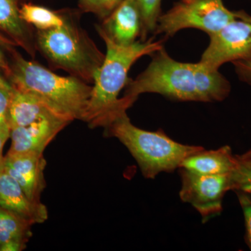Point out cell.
Segmentation results:
<instances>
[{"label": "cell", "instance_id": "6da1fadb", "mask_svg": "<svg viewBox=\"0 0 251 251\" xmlns=\"http://www.w3.org/2000/svg\"><path fill=\"white\" fill-rule=\"evenodd\" d=\"M135 80H128L124 97L135 102L140 94L155 93L179 101H222L230 93V83L219 72L201 62H181L164 47Z\"/></svg>", "mask_w": 251, "mask_h": 251}, {"label": "cell", "instance_id": "7a4b0ae2", "mask_svg": "<svg viewBox=\"0 0 251 251\" xmlns=\"http://www.w3.org/2000/svg\"><path fill=\"white\" fill-rule=\"evenodd\" d=\"M105 46L106 54L94 75V85L82 121L92 128L106 127L133 105V102L120 92L126 86L130 68L145 55L156 53L163 48V41H137L130 45H120L112 40L100 27L97 28Z\"/></svg>", "mask_w": 251, "mask_h": 251}, {"label": "cell", "instance_id": "3957f363", "mask_svg": "<svg viewBox=\"0 0 251 251\" xmlns=\"http://www.w3.org/2000/svg\"><path fill=\"white\" fill-rule=\"evenodd\" d=\"M16 90L34 96L69 121L83 120L92 87L75 76H60L15 51L7 77Z\"/></svg>", "mask_w": 251, "mask_h": 251}, {"label": "cell", "instance_id": "277c9868", "mask_svg": "<svg viewBox=\"0 0 251 251\" xmlns=\"http://www.w3.org/2000/svg\"><path fill=\"white\" fill-rule=\"evenodd\" d=\"M105 129L108 136L116 138L128 149L148 179L179 169L184 158L203 148L175 141L162 130L141 129L131 123L126 112L115 117Z\"/></svg>", "mask_w": 251, "mask_h": 251}, {"label": "cell", "instance_id": "5b68a950", "mask_svg": "<svg viewBox=\"0 0 251 251\" xmlns=\"http://www.w3.org/2000/svg\"><path fill=\"white\" fill-rule=\"evenodd\" d=\"M37 44L54 65L82 80H93L105 58L82 31L67 21L61 27L39 30Z\"/></svg>", "mask_w": 251, "mask_h": 251}, {"label": "cell", "instance_id": "8992f818", "mask_svg": "<svg viewBox=\"0 0 251 251\" xmlns=\"http://www.w3.org/2000/svg\"><path fill=\"white\" fill-rule=\"evenodd\" d=\"M223 0H179L158 18L156 34L175 36L185 29H197L209 35L237 19Z\"/></svg>", "mask_w": 251, "mask_h": 251}, {"label": "cell", "instance_id": "52a82bcc", "mask_svg": "<svg viewBox=\"0 0 251 251\" xmlns=\"http://www.w3.org/2000/svg\"><path fill=\"white\" fill-rule=\"evenodd\" d=\"M237 19L210 34L200 62L212 70L238 60H251V16L237 11Z\"/></svg>", "mask_w": 251, "mask_h": 251}, {"label": "cell", "instance_id": "ba28073f", "mask_svg": "<svg viewBox=\"0 0 251 251\" xmlns=\"http://www.w3.org/2000/svg\"><path fill=\"white\" fill-rule=\"evenodd\" d=\"M181 187L179 197L198 211L203 221L219 215L225 195L232 191L230 174L205 175L179 168Z\"/></svg>", "mask_w": 251, "mask_h": 251}, {"label": "cell", "instance_id": "9c48e42d", "mask_svg": "<svg viewBox=\"0 0 251 251\" xmlns=\"http://www.w3.org/2000/svg\"><path fill=\"white\" fill-rule=\"evenodd\" d=\"M70 122L62 117L52 115L25 126L11 128V145L8 153H44L46 147Z\"/></svg>", "mask_w": 251, "mask_h": 251}, {"label": "cell", "instance_id": "30bf717a", "mask_svg": "<svg viewBox=\"0 0 251 251\" xmlns=\"http://www.w3.org/2000/svg\"><path fill=\"white\" fill-rule=\"evenodd\" d=\"M3 165L31 201L41 202V193L46 188V161L44 153H7Z\"/></svg>", "mask_w": 251, "mask_h": 251}, {"label": "cell", "instance_id": "8fae6325", "mask_svg": "<svg viewBox=\"0 0 251 251\" xmlns=\"http://www.w3.org/2000/svg\"><path fill=\"white\" fill-rule=\"evenodd\" d=\"M0 206L32 225L43 224L49 217L47 207L41 202L31 201L3 163L0 166Z\"/></svg>", "mask_w": 251, "mask_h": 251}, {"label": "cell", "instance_id": "7c38bea8", "mask_svg": "<svg viewBox=\"0 0 251 251\" xmlns=\"http://www.w3.org/2000/svg\"><path fill=\"white\" fill-rule=\"evenodd\" d=\"M100 27L117 44H133L143 34V21L138 5L133 0H123L105 18L103 25Z\"/></svg>", "mask_w": 251, "mask_h": 251}, {"label": "cell", "instance_id": "4fadbf2b", "mask_svg": "<svg viewBox=\"0 0 251 251\" xmlns=\"http://www.w3.org/2000/svg\"><path fill=\"white\" fill-rule=\"evenodd\" d=\"M237 165V156L230 147L206 150L204 148L189 155L181 162L179 168L205 175L230 174Z\"/></svg>", "mask_w": 251, "mask_h": 251}, {"label": "cell", "instance_id": "5bb4252c", "mask_svg": "<svg viewBox=\"0 0 251 251\" xmlns=\"http://www.w3.org/2000/svg\"><path fill=\"white\" fill-rule=\"evenodd\" d=\"M19 0H0V32L9 37L16 46L29 54L34 48L27 23L21 16Z\"/></svg>", "mask_w": 251, "mask_h": 251}, {"label": "cell", "instance_id": "9a60e30c", "mask_svg": "<svg viewBox=\"0 0 251 251\" xmlns=\"http://www.w3.org/2000/svg\"><path fill=\"white\" fill-rule=\"evenodd\" d=\"M33 225L0 206V251H21L27 247Z\"/></svg>", "mask_w": 251, "mask_h": 251}, {"label": "cell", "instance_id": "2e32d148", "mask_svg": "<svg viewBox=\"0 0 251 251\" xmlns=\"http://www.w3.org/2000/svg\"><path fill=\"white\" fill-rule=\"evenodd\" d=\"M52 115L59 116L34 96L14 88L9 113L11 129L30 125L41 119Z\"/></svg>", "mask_w": 251, "mask_h": 251}, {"label": "cell", "instance_id": "e0dca14e", "mask_svg": "<svg viewBox=\"0 0 251 251\" xmlns=\"http://www.w3.org/2000/svg\"><path fill=\"white\" fill-rule=\"evenodd\" d=\"M20 12L23 21L27 24L34 25L38 30L61 27L66 22L57 13L39 5L23 4Z\"/></svg>", "mask_w": 251, "mask_h": 251}, {"label": "cell", "instance_id": "ac0fdd59", "mask_svg": "<svg viewBox=\"0 0 251 251\" xmlns=\"http://www.w3.org/2000/svg\"><path fill=\"white\" fill-rule=\"evenodd\" d=\"M140 11L143 21L141 41L146 40L147 34L156 30L158 18L161 16L163 0H133Z\"/></svg>", "mask_w": 251, "mask_h": 251}, {"label": "cell", "instance_id": "d6986e66", "mask_svg": "<svg viewBox=\"0 0 251 251\" xmlns=\"http://www.w3.org/2000/svg\"><path fill=\"white\" fill-rule=\"evenodd\" d=\"M237 156V165L230 173L232 191L242 192L251 197V158Z\"/></svg>", "mask_w": 251, "mask_h": 251}, {"label": "cell", "instance_id": "ffe728a7", "mask_svg": "<svg viewBox=\"0 0 251 251\" xmlns=\"http://www.w3.org/2000/svg\"><path fill=\"white\" fill-rule=\"evenodd\" d=\"M14 87L8 79L0 74V135L7 141L11 128L9 124V113Z\"/></svg>", "mask_w": 251, "mask_h": 251}, {"label": "cell", "instance_id": "44dd1931", "mask_svg": "<svg viewBox=\"0 0 251 251\" xmlns=\"http://www.w3.org/2000/svg\"><path fill=\"white\" fill-rule=\"evenodd\" d=\"M123 0H80L81 8L87 12L105 18Z\"/></svg>", "mask_w": 251, "mask_h": 251}, {"label": "cell", "instance_id": "7402d4cb", "mask_svg": "<svg viewBox=\"0 0 251 251\" xmlns=\"http://www.w3.org/2000/svg\"><path fill=\"white\" fill-rule=\"evenodd\" d=\"M16 46L9 37L0 32V74L7 77L9 74L11 57Z\"/></svg>", "mask_w": 251, "mask_h": 251}, {"label": "cell", "instance_id": "603a6c76", "mask_svg": "<svg viewBox=\"0 0 251 251\" xmlns=\"http://www.w3.org/2000/svg\"><path fill=\"white\" fill-rule=\"evenodd\" d=\"M236 193L244 213L246 227V242L251 251V197L246 193Z\"/></svg>", "mask_w": 251, "mask_h": 251}, {"label": "cell", "instance_id": "cb8c5ba5", "mask_svg": "<svg viewBox=\"0 0 251 251\" xmlns=\"http://www.w3.org/2000/svg\"><path fill=\"white\" fill-rule=\"evenodd\" d=\"M232 63L239 78L251 86V60H238Z\"/></svg>", "mask_w": 251, "mask_h": 251}, {"label": "cell", "instance_id": "d4e9b609", "mask_svg": "<svg viewBox=\"0 0 251 251\" xmlns=\"http://www.w3.org/2000/svg\"><path fill=\"white\" fill-rule=\"evenodd\" d=\"M6 140L0 135V166L2 165L3 161H4V156H3V148Z\"/></svg>", "mask_w": 251, "mask_h": 251}, {"label": "cell", "instance_id": "484cf974", "mask_svg": "<svg viewBox=\"0 0 251 251\" xmlns=\"http://www.w3.org/2000/svg\"><path fill=\"white\" fill-rule=\"evenodd\" d=\"M242 156L244 157H248V158H251V146L247 151H246L245 153H244L243 154H242Z\"/></svg>", "mask_w": 251, "mask_h": 251}]
</instances>
